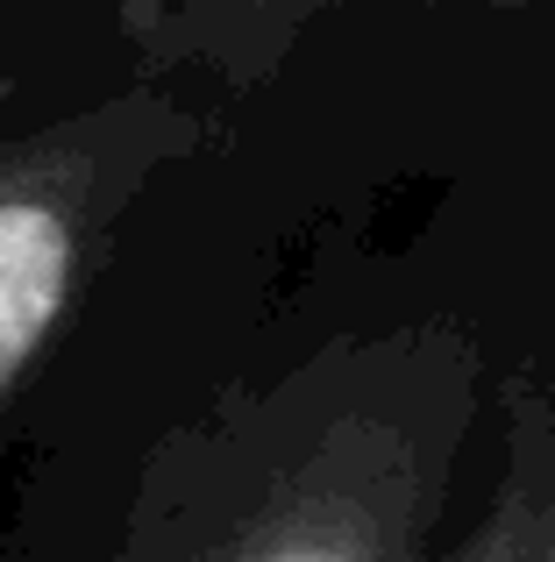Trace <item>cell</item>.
<instances>
[{
  "mask_svg": "<svg viewBox=\"0 0 555 562\" xmlns=\"http://www.w3.org/2000/svg\"><path fill=\"white\" fill-rule=\"evenodd\" d=\"M71 285V221L36 192H0V392L43 349Z\"/></svg>",
  "mask_w": 555,
  "mask_h": 562,
  "instance_id": "6da1fadb",
  "label": "cell"
},
{
  "mask_svg": "<svg viewBox=\"0 0 555 562\" xmlns=\"http://www.w3.org/2000/svg\"><path fill=\"white\" fill-rule=\"evenodd\" d=\"M236 562H406V513L371 484H306L242 541Z\"/></svg>",
  "mask_w": 555,
  "mask_h": 562,
  "instance_id": "7a4b0ae2",
  "label": "cell"
},
{
  "mask_svg": "<svg viewBox=\"0 0 555 562\" xmlns=\"http://www.w3.org/2000/svg\"><path fill=\"white\" fill-rule=\"evenodd\" d=\"M456 562H555V449H548V420L534 406H520L499 513L477 527V541Z\"/></svg>",
  "mask_w": 555,
  "mask_h": 562,
  "instance_id": "3957f363",
  "label": "cell"
}]
</instances>
